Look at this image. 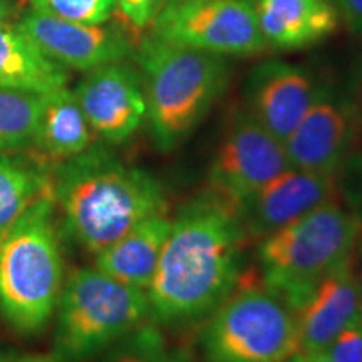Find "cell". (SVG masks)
<instances>
[{
  "mask_svg": "<svg viewBox=\"0 0 362 362\" xmlns=\"http://www.w3.org/2000/svg\"><path fill=\"white\" fill-rule=\"evenodd\" d=\"M208 362H285L300 352L296 312L257 277L240 275L202 334Z\"/></svg>",
  "mask_w": 362,
  "mask_h": 362,
  "instance_id": "7",
  "label": "cell"
},
{
  "mask_svg": "<svg viewBox=\"0 0 362 362\" xmlns=\"http://www.w3.org/2000/svg\"><path fill=\"white\" fill-rule=\"evenodd\" d=\"M163 6L165 0H115V8L134 34L151 29Z\"/></svg>",
  "mask_w": 362,
  "mask_h": 362,
  "instance_id": "25",
  "label": "cell"
},
{
  "mask_svg": "<svg viewBox=\"0 0 362 362\" xmlns=\"http://www.w3.org/2000/svg\"><path fill=\"white\" fill-rule=\"evenodd\" d=\"M93 143V129L74 90L61 88L44 94L33 148L52 165L86 151Z\"/></svg>",
  "mask_w": 362,
  "mask_h": 362,
  "instance_id": "18",
  "label": "cell"
},
{
  "mask_svg": "<svg viewBox=\"0 0 362 362\" xmlns=\"http://www.w3.org/2000/svg\"><path fill=\"white\" fill-rule=\"evenodd\" d=\"M146 117L163 153L173 151L200 126L228 84V62L216 54L149 34L139 42Z\"/></svg>",
  "mask_w": 362,
  "mask_h": 362,
  "instance_id": "3",
  "label": "cell"
},
{
  "mask_svg": "<svg viewBox=\"0 0 362 362\" xmlns=\"http://www.w3.org/2000/svg\"><path fill=\"white\" fill-rule=\"evenodd\" d=\"M352 101H354V110L362 117V66L357 69L354 81H352Z\"/></svg>",
  "mask_w": 362,
  "mask_h": 362,
  "instance_id": "28",
  "label": "cell"
},
{
  "mask_svg": "<svg viewBox=\"0 0 362 362\" xmlns=\"http://www.w3.org/2000/svg\"><path fill=\"white\" fill-rule=\"evenodd\" d=\"M245 240L240 208L214 189L185 206L146 291L153 319L188 324L210 317L242 275Z\"/></svg>",
  "mask_w": 362,
  "mask_h": 362,
  "instance_id": "1",
  "label": "cell"
},
{
  "mask_svg": "<svg viewBox=\"0 0 362 362\" xmlns=\"http://www.w3.org/2000/svg\"><path fill=\"white\" fill-rule=\"evenodd\" d=\"M54 203L62 232L86 252L96 255L133 226L168 211L163 185L148 171L124 165L103 148L52 168Z\"/></svg>",
  "mask_w": 362,
  "mask_h": 362,
  "instance_id": "2",
  "label": "cell"
},
{
  "mask_svg": "<svg viewBox=\"0 0 362 362\" xmlns=\"http://www.w3.org/2000/svg\"><path fill=\"white\" fill-rule=\"evenodd\" d=\"M21 34L61 66L76 71L119 62L133 51L126 30L101 24H78L30 11L16 21Z\"/></svg>",
  "mask_w": 362,
  "mask_h": 362,
  "instance_id": "10",
  "label": "cell"
},
{
  "mask_svg": "<svg viewBox=\"0 0 362 362\" xmlns=\"http://www.w3.org/2000/svg\"><path fill=\"white\" fill-rule=\"evenodd\" d=\"M352 111L319 88L314 103L284 143L292 168L336 175L351 146Z\"/></svg>",
  "mask_w": 362,
  "mask_h": 362,
  "instance_id": "14",
  "label": "cell"
},
{
  "mask_svg": "<svg viewBox=\"0 0 362 362\" xmlns=\"http://www.w3.org/2000/svg\"><path fill=\"white\" fill-rule=\"evenodd\" d=\"M42 103L44 94L0 89V155L33 146Z\"/></svg>",
  "mask_w": 362,
  "mask_h": 362,
  "instance_id": "21",
  "label": "cell"
},
{
  "mask_svg": "<svg viewBox=\"0 0 362 362\" xmlns=\"http://www.w3.org/2000/svg\"><path fill=\"white\" fill-rule=\"evenodd\" d=\"M361 312L354 255L332 270L296 310L300 352H322Z\"/></svg>",
  "mask_w": 362,
  "mask_h": 362,
  "instance_id": "15",
  "label": "cell"
},
{
  "mask_svg": "<svg viewBox=\"0 0 362 362\" xmlns=\"http://www.w3.org/2000/svg\"><path fill=\"white\" fill-rule=\"evenodd\" d=\"M337 202L336 176L288 168L240 205L247 235L265 238L325 203Z\"/></svg>",
  "mask_w": 362,
  "mask_h": 362,
  "instance_id": "13",
  "label": "cell"
},
{
  "mask_svg": "<svg viewBox=\"0 0 362 362\" xmlns=\"http://www.w3.org/2000/svg\"><path fill=\"white\" fill-rule=\"evenodd\" d=\"M67 81L64 66L35 47L13 22H0V89L47 94L66 88Z\"/></svg>",
  "mask_w": 362,
  "mask_h": 362,
  "instance_id": "19",
  "label": "cell"
},
{
  "mask_svg": "<svg viewBox=\"0 0 362 362\" xmlns=\"http://www.w3.org/2000/svg\"><path fill=\"white\" fill-rule=\"evenodd\" d=\"M339 19L344 21L352 34L362 35V0H332Z\"/></svg>",
  "mask_w": 362,
  "mask_h": 362,
  "instance_id": "26",
  "label": "cell"
},
{
  "mask_svg": "<svg viewBox=\"0 0 362 362\" xmlns=\"http://www.w3.org/2000/svg\"><path fill=\"white\" fill-rule=\"evenodd\" d=\"M21 0H0V22H12L21 11Z\"/></svg>",
  "mask_w": 362,
  "mask_h": 362,
  "instance_id": "27",
  "label": "cell"
},
{
  "mask_svg": "<svg viewBox=\"0 0 362 362\" xmlns=\"http://www.w3.org/2000/svg\"><path fill=\"white\" fill-rule=\"evenodd\" d=\"M197 2H203V0H165V6H163V8H178V7H185V6H189V4H197Z\"/></svg>",
  "mask_w": 362,
  "mask_h": 362,
  "instance_id": "30",
  "label": "cell"
},
{
  "mask_svg": "<svg viewBox=\"0 0 362 362\" xmlns=\"http://www.w3.org/2000/svg\"><path fill=\"white\" fill-rule=\"evenodd\" d=\"M357 274V284H359V292H361V310H362V259H361V269L359 272L356 270Z\"/></svg>",
  "mask_w": 362,
  "mask_h": 362,
  "instance_id": "32",
  "label": "cell"
},
{
  "mask_svg": "<svg viewBox=\"0 0 362 362\" xmlns=\"http://www.w3.org/2000/svg\"><path fill=\"white\" fill-rule=\"evenodd\" d=\"M0 362H7V359L2 354H0Z\"/></svg>",
  "mask_w": 362,
  "mask_h": 362,
  "instance_id": "33",
  "label": "cell"
},
{
  "mask_svg": "<svg viewBox=\"0 0 362 362\" xmlns=\"http://www.w3.org/2000/svg\"><path fill=\"white\" fill-rule=\"evenodd\" d=\"M33 11L78 22V24H104L115 11V0H29Z\"/></svg>",
  "mask_w": 362,
  "mask_h": 362,
  "instance_id": "23",
  "label": "cell"
},
{
  "mask_svg": "<svg viewBox=\"0 0 362 362\" xmlns=\"http://www.w3.org/2000/svg\"><path fill=\"white\" fill-rule=\"evenodd\" d=\"M74 94L93 133L107 143H124L146 119L143 78L121 61L89 71Z\"/></svg>",
  "mask_w": 362,
  "mask_h": 362,
  "instance_id": "11",
  "label": "cell"
},
{
  "mask_svg": "<svg viewBox=\"0 0 362 362\" xmlns=\"http://www.w3.org/2000/svg\"><path fill=\"white\" fill-rule=\"evenodd\" d=\"M54 314V357L84 362L146 324L151 305L146 291L117 282L94 267L67 277Z\"/></svg>",
  "mask_w": 362,
  "mask_h": 362,
  "instance_id": "6",
  "label": "cell"
},
{
  "mask_svg": "<svg viewBox=\"0 0 362 362\" xmlns=\"http://www.w3.org/2000/svg\"><path fill=\"white\" fill-rule=\"evenodd\" d=\"M288 168L292 166L284 143L243 111L233 117L216 149L210 166V189L240 208Z\"/></svg>",
  "mask_w": 362,
  "mask_h": 362,
  "instance_id": "9",
  "label": "cell"
},
{
  "mask_svg": "<svg viewBox=\"0 0 362 362\" xmlns=\"http://www.w3.org/2000/svg\"><path fill=\"white\" fill-rule=\"evenodd\" d=\"M314 78L284 61L255 66L245 84L247 112L280 143L287 141L317 96Z\"/></svg>",
  "mask_w": 362,
  "mask_h": 362,
  "instance_id": "12",
  "label": "cell"
},
{
  "mask_svg": "<svg viewBox=\"0 0 362 362\" xmlns=\"http://www.w3.org/2000/svg\"><path fill=\"white\" fill-rule=\"evenodd\" d=\"M101 362H192V352L170 346L155 324H143L104 351Z\"/></svg>",
  "mask_w": 362,
  "mask_h": 362,
  "instance_id": "22",
  "label": "cell"
},
{
  "mask_svg": "<svg viewBox=\"0 0 362 362\" xmlns=\"http://www.w3.org/2000/svg\"><path fill=\"white\" fill-rule=\"evenodd\" d=\"M171 223L166 214L143 220L110 247L96 253L98 270L117 282L148 291L168 238Z\"/></svg>",
  "mask_w": 362,
  "mask_h": 362,
  "instance_id": "17",
  "label": "cell"
},
{
  "mask_svg": "<svg viewBox=\"0 0 362 362\" xmlns=\"http://www.w3.org/2000/svg\"><path fill=\"white\" fill-rule=\"evenodd\" d=\"M52 163L35 155H0V238L44 198H54Z\"/></svg>",
  "mask_w": 362,
  "mask_h": 362,
  "instance_id": "20",
  "label": "cell"
},
{
  "mask_svg": "<svg viewBox=\"0 0 362 362\" xmlns=\"http://www.w3.org/2000/svg\"><path fill=\"white\" fill-rule=\"evenodd\" d=\"M17 362H59L56 357H49V356H27V357H22Z\"/></svg>",
  "mask_w": 362,
  "mask_h": 362,
  "instance_id": "31",
  "label": "cell"
},
{
  "mask_svg": "<svg viewBox=\"0 0 362 362\" xmlns=\"http://www.w3.org/2000/svg\"><path fill=\"white\" fill-rule=\"evenodd\" d=\"M257 17L267 47L304 49L337 29L332 0H255Z\"/></svg>",
  "mask_w": 362,
  "mask_h": 362,
  "instance_id": "16",
  "label": "cell"
},
{
  "mask_svg": "<svg viewBox=\"0 0 362 362\" xmlns=\"http://www.w3.org/2000/svg\"><path fill=\"white\" fill-rule=\"evenodd\" d=\"M149 34L223 57L255 56L267 49L255 0H203L163 8Z\"/></svg>",
  "mask_w": 362,
  "mask_h": 362,
  "instance_id": "8",
  "label": "cell"
},
{
  "mask_svg": "<svg viewBox=\"0 0 362 362\" xmlns=\"http://www.w3.org/2000/svg\"><path fill=\"white\" fill-rule=\"evenodd\" d=\"M330 362H362V310L325 349Z\"/></svg>",
  "mask_w": 362,
  "mask_h": 362,
  "instance_id": "24",
  "label": "cell"
},
{
  "mask_svg": "<svg viewBox=\"0 0 362 362\" xmlns=\"http://www.w3.org/2000/svg\"><path fill=\"white\" fill-rule=\"evenodd\" d=\"M296 362H330L329 356L322 352H298L296 354Z\"/></svg>",
  "mask_w": 362,
  "mask_h": 362,
  "instance_id": "29",
  "label": "cell"
},
{
  "mask_svg": "<svg viewBox=\"0 0 362 362\" xmlns=\"http://www.w3.org/2000/svg\"><path fill=\"white\" fill-rule=\"evenodd\" d=\"M64 285L54 198H44L0 238V314L24 336L52 319Z\"/></svg>",
  "mask_w": 362,
  "mask_h": 362,
  "instance_id": "4",
  "label": "cell"
},
{
  "mask_svg": "<svg viewBox=\"0 0 362 362\" xmlns=\"http://www.w3.org/2000/svg\"><path fill=\"white\" fill-rule=\"evenodd\" d=\"M285 362H296V356H293L292 359H288V361H285Z\"/></svg>",
  "mask_w": 362,
  "mask_h": 362,
  "instance_id": "34",
  "label": "cell"
},
{
  "mask_svg": "<svg viewBox=\"0 0 362 362\" xmlns=\"http://www.w3.org/2000/svg\"><path fill=\"white\" fill-rule=\"evenodd\" d=\"M359 220L337 202L325 203L262 238V280L296 312L320 280L349 260Z\"/></svg>",
  "mask_w": 362,
  "mask_h": 362,
  "instance_id": "5",
  "label": "cell"
}]
</instances>
